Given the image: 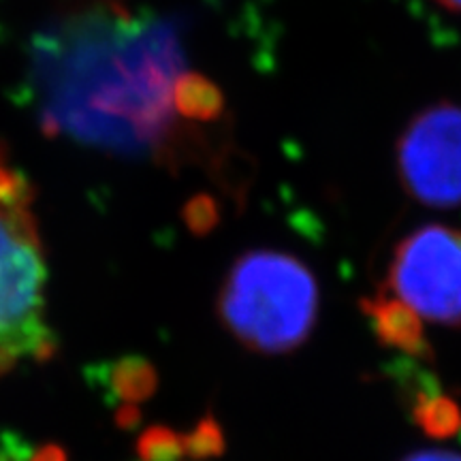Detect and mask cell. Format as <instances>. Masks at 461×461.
<instances>
[{"mask_svg":"<svg viewBox=\"0 0 461 461\" xmlns=\"http://www.w3.org/2000/svg\"><path fill=\"white\" fill-rule=\"evenodd\" d=\"M177 113L190 120H216L222 113V95L199 73H184L176 90Z\"/></svg>","mask_w":461,"mask_h":461,"instance_id":"ba28073f","label":"cell"},{"mask_svg":"<svg viewBox=\"0 0 461 461\" xmlns=\"http://www.w3.org/2000/svg\"><path fill=\"white\" fill-rule=\"evenodd\" d=\"M359 305L380 344L400 350L408 359H431V346L425 338L423 319L411 305L384 293L376 297H363Z\"/></svg>","mask_w":461,"mask_h":461,"instance_id":"8992f818","label":"cell"},{"mask_svg":"<svg viewBox=\"0 0 461 461\" xmlns=\"http://www.w3.org/2000/svg\"><path fill=\"white\" fill-rule=\"evenodd\" d=\"M411 420L431 440H451L461 434V406L440 389L438 380L423 370H414L408 380Z\"/></svg>","mask_w":461,"mask_h":461,"instance_id":"52a82bcc","label":"cell"},{"mask_svg":"<svg viewBox=\"0 0 461 461\" xmlns=\"http://www.w3.org/2000/svg\"><path fill=\"white\" fill-rule=\"evenodd\" d=\"M184 447H186V451L197 459L216 457V455H221L224 448V438H222L221 425H218L212 417H205L197 425V429H194L193 434L186 438Z\"/></svg>","mask_w":461,"mask_h":461,"instance_id":"9c48e42d","label":"cell"},{"mask_svg":"<svg viewBox=\"0 0 461 461\" xmlns=\"http://www.w3.org/2000/svg\"><path fill=\"white\" fill-rule=\"evenodd\" d=\"M216 221H218L216 205L212 199L199 197L190 203L188 222H190V227L197 230V233H205V230H210L216 224Z\"/></svg>","mask_w":461,"mask_h":461,"instance_id":"8fae6325","label":"cell"},{"mask_svg":"<svg viewBox=\"0 0 461 461\" xmlns=\"http://www.w3.org/2000/svg\"><path fill=\"white\" fill-rule=\"evenodd\" d=\"M402 461H461V453L428 448V451H414L411 455H406Z\"/></svg>","mask_w":461,"mask_h":461,"instance_id":"7c38bea8","label":"cell"},{"mask_svg":"<svg viewBox=\"0 0 461 461\" xmlns=\"http://www.w3.org/2000/svg\"><path fill=\"white\" fill-rule=\"evenodd\" d=\"M184 67L176 22L103 0L39 37L34 82L43 124L92 146L157 149L173 129Z\"/></svg>","mask_w":461,"mask_h":461,"instance_id":"6da1fadb","label":"cell"},{"mask_svg":"<svg viewBox=\"0 0 461 461\" xmlns=\"http://www.w3.org/2000/svg\"><path fill=\"white\" fill-rule=\"evenodd\" d=\"M438 3H440L442 7H447V9L457 11V14H461V0H438Z\"/></svg>","mask_w":461,"mask_h":461,"instance_id":"4fadbf2b","label":"cell"},{"mask_svg":"<svg viewBox=\"0 0 461 461\" xmlns=\"http://www.w3.org/2000/svg\"><path fill=\"white\" fill-rule=\"evenodd\" d=\"M395 165L417 203L461 205V105L442 101L414 115L397 140Z\"/></svg>","mask_w":461,"mask_h":461,"instance_id":"5b68a950","label":"cell"},{"mask_svg":"<svg viewBox=\"0 0 461 461\" xmlns=\"http://www.w3.org/2000/svg\"><path fill=\"white\" fill-rule=\"evenodd\" d=\"M45 258L31 188L0 157V355L51 353L45 327Z\"/></svg>","mask_w":461,"mask_h":461,"instance_id":"3957f363","label":"cell"},{"mask_svg":"<svg viewBox=\"0 0 461 461\" xmlns=\"http://www.w3.org/2000/svg\"><path fill=\"white\" fill-rule=\"evenodd\" d=\"M321 288L302 258L272 248L244 252L218 295L222 325L258 355H286L312 333Z\"/></svg>","mask_w":461,"mask_h":461,"instance_id":"7a4b0ae2","label":"cell"},{"mask_svg":"<svg viewBox=\"0 0 461 461\" xmlns=\"http://www.w3.org/2000/svg\"><path fill=\"white\" fill-rule=\"evenodd\" d=\"M387 285L420 319L461 327V229H414L395 246Z\"/></svg>","mask_w":461,"mask_h":461,"instance_id":"277c9868","label":"cell"},{"mask_svg":"<svg viewBox=\"0 0 461 461\" xmlns=\"http://www.w3.org/2000/svg\"><path fill=\"white\" fill-rule=\"evenodd\" d=\"M184 442L167 429H154L143 438L141 453L148 461H176L182 453Z\"/></svg>","mask_w":461,"mask_h":461,"instance_id":"30bf717a","label":"cell"}]
</instances>
